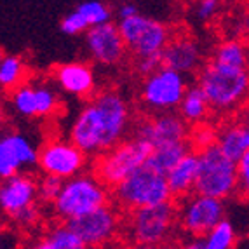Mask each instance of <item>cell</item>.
<instances>
[{
	"label": "cell",
	"mask_w": 249,
	"mask_h": 249,
	"mask_svg": "<svg viewBox=\"0 0 249 249\" xmlns=\"http://www.w3.org/2000/svg\"><path fill=\"white\" fill-rule=\"evenodd\" d=\"M4 54H5V53H4V51H2V49H0V59H2V58H4Z\"/></svg>",
	"instance_id": "f35d334b"
},
{
	"label": "cell",
	"mask_w": 249,
	"mask_h": 249,
	"mask_svg": "<svg viewBox=\"0 0 249 249\" xmlns=\"http://www.w3.org/2000/svg\"><path fill=\"white\" fill-rule=\"evenodd\" d=\"M119 32L125 44V49L134 58H143L150 54H160L171 38V32L162 21L154 18L134 14V16L122 18L119 23Z\"/></svg>",
	"instance_id": "ba28073f"
},
{
	"label": "cell",
	"mask_w": 249,
	"mask_h": 249,
	"mask_svg": "<svg viewBox=\"0 0 249 249\" xmlns=\"http://www.w3.org/2000/svg\"><path fill=\"white\" fill-rule=\"evenodd\" d=\"M23 82H26V67L23 58L4 54V58L0 59V89L13 91Z\"/></svg>",
	"instance_id": "d4e9b609"
},
{
	"label": "cell",
	"mask_w": 249,
	"mask_h": 249,
	"mask_svg": "<svg viewBox=\"0 0 249 249\" xmlns=\"http://www.w3.org/2000/svg\"><path fill=\"white\" fill-rule=\"evenodd\" d=\"M162 65L179 71V73H192L196 71L202 59V53L196 40L187 35L169 38L164 49L160 51Z\"/></svg>",
	"instance_id": "ac0fdd59"
},
{
	"label": "cell",
	"mask_w": 249,
	"mask_h": 249,
	"mask_svg": "<svg viewBox=\"0 0 249 249\" xmlns=\"http://www.w3.org/2000/svg\"><path fill=\"white\" fill-rule=\"evenodd\" d=\"M220 0H199L196 7V14L200 21H209L220 11Z\"/></svg>",
	"instance_id": "d6a6232c"
},
{
	"label": "cell",
	"mask_w": 249,
	"mask_h": 249,
	"mask_svg": "<svg viewBox=\"0 0 249 249\" xmlns=\"http://www.w3.org/2000/svg\"><path fill=\"white\" fill-rule=\"evenodd\" d=\"M225 200L197 192L183 197V202L176 206L179 229L188 237H202L208 233L221 218H225Z\"/></svg>",
	"instance_id": "30bf717a"
},
{
	"label": "cell",
	"mask_w": 249,
	"mask_h": 249,
	"mask_svg": "<svg viewBox=\"0 0 249 249\" xmlns=\"http://www.w3.org/2000/svg\"><path fill=\"white\" fill-rule=\"evenodd\" d=\"M188 150H192L190 145H188V140L175 143H162V145H157L152 148V152H150V155L145 160V166L157 171L160 175H166L167 171L175 166Z\"/></svg>",
	"instance_id": "7402d4cb"
},
{
	"label": "cell",
	"mask_w": 249,
	"mask_h": 249,
	"mask_svg": "<svg viewBox=\"0 0 249 249\" xmlns=\"http://www.w3.org/2000/svg\"><path fill=\"white\" fill-rule=\"evenodd\" d=\"M38 216H40V213H38L37 204H34V206H28V208H25L23 211L18 213V214H14L13 220L19 227H34L38 221Z\"/></svg>",
	"instance_id": "e575fe53"
},
{
	"label": "cell",
	"mask_w": 249,
	"mask_h": 249,
	"mask_svg": "<svg viewBox=\"0 0 249 249\" xmlns=\"http://www.w3.org/2000/svg\"><path fill=\"white\" fill-rule=\"evenodd\" d=\"M152 148L154 146L140 136H134L125 142L122 140L112 148L105 150L98 155L94 176L103 181L108 188H113L145 164Z\"/></svg>",
	"instance_id": "52a82bcc"
},
{
	"label": "cell",
	"mask_w": 249,
	"mask_h": 249,
	"mask_svg": "<svg viewBox=\"0 0 249 249\" xmlns=\"http://www.w3.org/2000/svg\"><path fill=\"white\" fill-rule=\"evenodd\" d=\"M61 185H63L61 178L53 175H44V178L40 181H37V200L51 204L56 199V196H58Z\"/></svg>",
	"instance_id": "f546056e"
},
{
	"label": "cell",
	"mask_w": 249,
	"mask_h": 249,
	"mask_svg": "<svg viewBox=\"0 0 249 249\" xmlns=\"http://www.w3.org/2000/svg\"><path fill=\"white\" fill-rule=\"evenodd\" d=\"M54 80L65 92L77 98H88L96 88L94 71L88 63H65L54 68Z\"/></svg>",
	"instance_id": "d6986e66"
},
{
	"label": "cell",
	"mask_w": 249,
	"mask_h": 249,
	"mask_svg": "<svg viewBox=\"0 0 249 249\" xmlns=\"http://www.w3.org/2000/svg\"><path fill=\"white\" fill-rule=\"evenodd\" d=\"M237 246V232L232 221L225 216L202 235V249H232Z\"/></svg>",
	"instance_id": "484cf974"
},
{
	"label": "cell",
	"mask_w": 249,
	"mask_h": 249,
	"mask_svg": "<svg viewBox=\"0 0 249 249\" xmlns=\"http://www.w3.org/2000/svg\"><path fill=\"white\" fill-rule=\"evenodd\" d=\"M112 196L117 206L124 211L173 200L164 175L150 169L145 164L131 173L124 181L115 185Z\"/></svg>",
	"instance_id": "8992f818"
},
{
	"label": "cell",
	"mask_w": 249,
	"mask_h": 249,
	"mask_svg": "<svg viewBox=\"0 0 249 249\" xmlns=\"http://www.w3.org/2000/svg\"><path fill=\"white\" fill-rule=\"evenodd\" d=\"M110 202V188L94 175H75L63 179L56 199L51 202L54 214L61 221L88 214Z\"/></svg>",
	"instance_id": "277c9868"
},
{
	"label": "cell",
	"mask_w": 249,
	"mask_h": 249,
	"mask_svg": "<svg viewBox=\"0 0 249 249\" xmlns=\"http://www.w3.org/2000/svg\"><path fill=\"white\" fill-rule=\"evenodd\" d=\"M213 59L221 63V65H229V67L246 68V65H248L246 46L241 40H225L216 47Z\"/></svg>",
	"instance_id": "4316f807"
},
{
	"label": "cell",
	"mask_w": 249,
	"mask_h": 249,
	"mask_svg": "<svg viewBox=\"0 0 249 249\" xmlns=\"http://www.w3.org/2000/svg\"><path fill=\"white\" fill-rule=\"evenodd\" d=\"M86 164L88 155L75 143L67 140H51L40 150H37V166L44 175L67 179L82 173Z\"/></svg>",
	"instance_id": "7c38bea8"
},
{
	"label": "cell",
	"mask_w": 249,
	"mask_h": 249,
	"mask_svg": "<svg viewBox=\"0 0 249 249\" xmlns=\"http://www.w3.org/2000/svg\"><path fill=\"white\" fill-rule=\"evenodd\" d=\"M140 11H138V7L133 4V2H124V4H121V7H119V11H117V14H119V18H129V16H134V14H138Z\"/></svg>",
	"instance_id": "d590c367"
},
{
	"label": "cell",
	"mask_w": 249,
	"mask_h": 249,
	"mask_svg": "<svg viewBox=\"0 0 249 249\" xmlns=\"http://www.w3.org/2000/svg\"><path fill=\"white\" fill-rule=\"evenodd\" d=\"M0 101H2V89H0Z\"/></svg>",
	"instance_id": "ab89813d"
},
{
	"label": "cell",
	"mask_w": 249,
	"mask_h": 249,
	"mask_svg": "<svg viewBox=\"0 0 249 249\" xmlns=\"http://www.w3.org/2000/svg\"><path fill=\"white\" fill-rule=\"evenodd\" d=\"M197 155H199V171H197L194 192L221 200L235 196L239 192L235 162L230 160L216 146V143L199 150Z\"/></svg>",
	"instance_id": "5b68a950"
},
{
	"label": "cell",
	"mask_w": 249,
	"mask_h": 249,
	"mask_svg": "<svg viewBox=\"0 0 249 249\" xmlns=\"http://www.w3.org/2000/svg\"><path fill=\"white\" fill-rule=\"evenodd\" d=\"M35 248L38 249H86L77 233L67 225V221L54 225L46 230L42 235L40 242H37Z\"/></svg>",
	"instance_id": "cb8c5ba5"
},
{
	"label": "cell",
	"mask_w": 249,
	"mask_h": 249,
	"mask_svg": "<svg viewBox=\"0 0 249 249\" xmlns=\"http://www.w3.org/2000/svg\"><path fill=\"white\" fill-rule=\"evenodd\" d=\"M86 42L91 58L103 67H115L124 59L125 44L119 32V26L112 21L91 26L86 30Z\"/></svg>",
	"instance_id": "5bb4252c"
},
{
	"label": "cell",
	"mask_w": 249,
	"mask_h": 249,
	"mask_svg": "<svg viewBox=\"0 0 249 249\" xmlns=\"http://www.w3.org/2000/svg\"><path fill=\"white\" fill-rule=\"evenodd\" d=\"M216 138H218V129L213 124H209L208 121H204L199 124H194V129L188 131V145L192 150L199 152L206 146L214 145Z\"/></svg>",
	"instance_id": "f1b7e54d"
},
{
	"label": "cell",
	"mask_w": 249,
	"mask_h": 249,
	"mask_svg": "<svg viewBox=\"0 0 249 249\" xmlns=\"http://www.w3.org/2000/svg\"><path fill=\"white\" fill-rule=\"evenodd\" d=\"M37 164V148L19 133L0 134V179L21 173L23 167Z\"/></svg>",
	"instance_id": "9a60e30c"
},
{
	"label": "cell",
	"mask_w": 249,
	"mask_h": 249,
	"mask_svg": "<svg viewBox=\"0 0 249 249\" xmlns=\"http://www.w3.org/2000/svg\"><path fill=\"white\" fill-rule=\"evenodd\" d=\"M178 108H179V117H181L188 125L208 121L209 110H211L208 105V100H206V96L202 94V91H200V88L197 84L192 86V88H187V91L183 94Z\"/></svg>",
	"instance_id": "603a6c76"
},
{
	"label": "cell",
	"mask_w": 249,
	"mask_h": 249,
	"mask_svg": "<svg viewBox=\"0 0 249 249\" xmlns=\"http://www.w3.org/2000/svg\"><path fill=\"white\" fill-rule=\"evenodd\" d=\"M162 65L160 54H150V56H143V58H136V70L142 75H150L155 71Z\"/></svg>",
	"instance_id": "836d02e7"
},
{
	"label": "cell",
	"mask_w": 249,
	"mask_h": 249,
	"mask_svg": "<svg viewBox=\"0 0 249 249\" xmlns=\"http://www.w3.org/2000/svg\"><path fill=\"white\" fill-rule=\"evenodd\" d=\"M188 124L179 115L171 112H160L157 117L146 119L138 125L136 136L143 138L152 146L162 143H175L188 140Z\"/></svg>",
	"instance_id": "2e32d148"
},
{
	"label": "cell",
	"mask_w": 249,
	"mask_h": 249,
	"mask_svg": "<svg viewBox=\"0 0 249 249\" xmlns=\"http://www.w3.org/2000/svg\"><path fill=\"white\" fill-rule=\"evenodd\" d=\"M187 88L185 73L160 65L155 71L146 75L142 88V103L150 112H171L178 108Z\"/></svg>",
	"instance_id": "9c48e42d"
},
{
	"label": "cell",
	"mask_w": 249,
	"mask_h": 249,
	"mask_svg": "<svg viewBox=\"0 0 249 249\" xmlns=\"http://www.w3.org/2000/svg\"><path fill=\"white\" fill-rule=\"evenodd\" d=\"M178 225L173 200L131 209L125 221L127 241L138 248H157L166 244Z\"/></svg>",
	"instance_id": "3957f363"
},
{
	"label": "cell",
	"mask_w": 249,
	"mask_h": 249,
	"mask_svg": "<svg viewBox=\"0 0 249 249\" xmlns=\"http://www.w3.org/2000/svg\"><path fill=\"white\" fill-rule=\"evenodd\" d=\"M5 119H7V115H5V112L2 110V108H0V127L5 124Z\"/></svg>",
	"instance_id": "8d00e7d4"
},
{
	"label": "cell",
	"mask_w": 249,
	"mask_h": 249,
	"mask_svg": "<svg viewBox=\"0 0 249 249\" xmlns=\"http://www.w3.org/2000/svg\"><path fill=\"white\" fill-rule=\"evenodd\" d=\"M75 11H79L80 16H82L84 19H86V23L89 25V28L112 19L110 9H108V5L105 4V2H101V0H88V2H82V4H79V7L75 9Z\"/></svg>",
	"instance_id": "83f0119b"
},
{
	"label": "cell",
	"mask_w": 249,
	"mask_h": 249,
	"mask_svg": "<svg viewBox=\"0 0 249 249\" xmlns=\"http://www.w3.org/2000/svg\"><path fill=\"white\" fill-rule=\"evenodd\" d=\"M59 28L65 35H80V34H86V30L89 28V25L86 23L82 16H80L79 11H73V13L67 14V16L63 18L61 23H59Z\"/></svg>",
	"instance_id": "4dcf8cb0"
},
{
	"label": "cell",
	"mask_w": 249,
	"mask_h": 249,
	"mask_svg": "<svg viewBox=\"0 0 249 249\" xmlns=\"http://www.w3.org/2000/svg\"><path fill=\"white\" fill-rule=\"evenodd\" d=\"M197 86L206 96L211 110L218 113L233 112L244 103L248 94V70L242 67L221 65L211 59L200 70Z\"/></svg>",
	"instance_id": "7a4b0ae2"
},
{
	"label": "cell",
	"mask_w": 249,
	"mask_h": 249,
	"mask_svg": "<svg viewBox=\"0 0 249 249\" xmlns=\"http://www.w3.org/2000/svg\"><path fill=\"white\" fill-rule=\"evenodd\" d=\"M216 146L223 152L230 160L237 162L246 152H249V131L248 125L241 122L227 124L218 131Z\"/></svg>",
	"instance_id": "44dd1931"
},
{
	"label": "cell",
	"mask_w": 249,
	"mask_h": 249,
	"mask_svg": "<svg viewBox=\"0 0 249 249\" xmlns=\"http://www.w3.org/2000/svg\"><path fill=\"white\" fill-rule=\"evenodd\" d=\"M67 225L77 233L84 248H100L108 242H112L122 227V218L110 202L88 213V214L77 216L67 221Z\"/></svg>",
	"instance_id": "8fae6325"
},
{
	"label": "cell",
	"mask_w": 249,
	"mask_h": 249,
	"mask_svg": "<svg viewBox=\"0 0 249 249\" xmlns=\"http://www.w3.org/2000/svg\"><path fill=\"white\" fill-rule=\"evenodd\" d=\"M235 171H237V188L242 192H248V188H249V152H246V154L235 162Z\"/></svg>",
	"instance_id": "1f68e13d"
},
{
	"label": "cell",
	"mask_w": 249,
	"mask_h": 249,
	"mask_svg": "<svg viewBox=\"0 0 249 249\" xmlns=\"http://www.w3.org/2000/svg\"><path fill=\"white\" fill-rule=\"evenodd\" d=\"M4 233H0V248H4Z\"/></svg>",
	"instance_id": "74e56055"
},
{
	"label": "cell",
	"mask_w": 249,
	"mask_h": 249,
	"mask_svg": "<svg viewBox=\"0 0 249 249\" xmlns=\"http://www.w3.org/2000/svg\"><path fill=\"white\" fill-rule=\"evenodd\" d=\"M11 105L14 112L26 119H40L53 115L59 107V98L46 84L23 82L11 91Z\"/></svg>",
	"instance_id": "4fadbf2b"
},
{
	"label": "cell",
	"mask_w": 249,
	"mask_h": 249,
	"mask_svg": "<svg viewBox=\"0 0 249 249\" xmlns=\"http://www.w3.org/2000/svg\"><path fill=\"white\" fill-rule=\"evenodd\" d=\"M127 101L113 91H103L82 108L70 131V142L86 155H100L122 142L129 129Z\"/></svg>",
	"instance_id": "6da1fadb"
},
{
	"label": "cell",
	"mask_w": 249,
	"mask_h": 249,
	"mask_svg": "<svg viewBox=\"0 0 249 249\" xmlns=\"http://www.w3.org/2000/svg\"><path fill=\"white\" fill-rule=\"evenodd\" d=\"M37 202V181L32 176L18 175L0 179V209L13 218Z\"/></svg>",
	"instance_id": "e0dca14e"
},
{
	"label": "cell",
	"mask_w": 249,
	"mask_h": 249,
	"mask_svg": "<svg viewBox=\"0 0 249 249\" xmlns=\"http://www.w3.org/2000/svg\"><path fill=\"white\" fill-rule=\"evenodd\" d=\"M197 171H199V155L196 150H188L164 175L173 199H183L194 192Z\"/></svg>",
	"instance_id": "ffe728a7"
}]
</instances>
